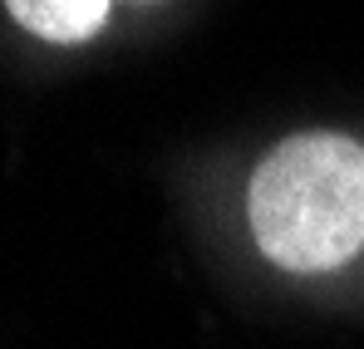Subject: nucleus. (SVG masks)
<instances>
[{"label":"nucleus","instance_id":"obj_1","mask_svg":"<svg viewBox=\"0 0 364 349\" xmlns=\"http://www.w3.org/2000/svg\"><path fill=\"white\" fill-rule=\"evenodd\" d=\"M256 251L296 276L335 271L364 251V148L345 133L276 143L246 192Z\"/></svg>","mask_w":364,"mask_h":349},{"label":"nucleus","instance_id":"obj_2","mask_svg":"<svg viewBox=\"0 0 364 349\" xmlns=\"http://www.w3.org/2000/svg\"><path fill=\"white\" fill-rule=\"evenodd\" d=\"M20 30L50 40V45H79L104 30L109 0H5Z\"/></svg>","mask_w":364,"mask_h":349}]
</instances>
